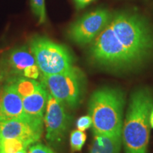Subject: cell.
<instances>
[{
	"mask_svg": "<svg viewBox=\"0 0 153 153\" xmlns=\"http://www.w3.org/2000/svg\"><path fill=\"white\" fill-rule=\"evenodd\" d=\"M0 153H6L2 149H1V147H0Z\"/></svg>",
	"mask_w": 153,
	"mask_h": 153,
	"instance_id": "cell-22",
	"label": "cell"
},
{
	"mask_svg": "<svg viewBox=\"0 0 153 153\" xmlns=\"http://www.w3.org/2000/svg\"><path fill=\"white\" fill-rule=\"evenodd\" d=\"M152 108L153 92L150 89L139 88L131 94L122 129L125 153H148Z\"/></svg>",
	"mask_w": 153,
	"mask_h": 153,
	"instance_id": "cell-2",
	"label": "cell"
},
{
	"mask_svg": "<svg viewBox=\"0 0 153 153\" xmlns=\"http://www.w3.org/2000/svg\"><path fill=\"white\" fill-rule=\"evenodd\" d=\"M89 55L96 65L108 71L133 70L153 55V30L140 15L116 13L91 43Z\"/></svg>",
	"mask_w": 153,
	"mask_h": 153,
	"instance_id": "cell-1",
	"label": "cell"
},
{
	"mask_svg": "<svg viewBox=\"0 0 153 153\" xmlns=\"http://www.w3.org/2000/svg\"><path fill=\"white\" fill-rule=\"evenodd\" d=\"M48 97V92L41 85L35 92L22 99L24 114L30 121L43 125Z\"/></svg>",
	"mask_w": 153,
	"mask_h": 153,
	"instance_id": "cell-10",
	"label": "cell"
},
{
	"mask_svg": "<svg viewBox=\"0 0 153 153\" xmlns=\"http://www.w3.org/2000/svg\"><path fill=\"white\" fill-rule=\"evenodd\" d=\"M4 65L10 74L23 76L30 67L36 65L33 53L27 47H20L11 51L5 58Z\"/></svg>",
	"mask_w": 153,
	"mask_h": 153,
	"instance_id": "cell-11",
	"label": "cell"
},
{
	"mask_svg": "<svg viewBox=\"0 0 153 153\" xmlns=\"http://www.w3.org/2000/svg\"><path fill=\"white\" fill-rule=\"evenodd\" d=\"M150 126L152 128H153V108L152 111H151L150 113Z\"/></svg>",
	"mask_w": 153,
	"mask_h": 153,
	"instance_id": "cell-20",
	"label": "cell"
},
{
	"mask_svg": "<svg viewBox=\"0 0 153 153\" xmlns=\"http://www.w3.org/2000/svg\"><path fill=\"white\" fill-rule=\"evenodd\" d=\"M0 76H1V70H0Z\"/></svg>",
	"mask_w": 153,
	"mask_h": 153,
	"instance_id": "cell-23",
	"label": "cell"
},
{
	"mask_svg": "<svg viewBox=\"0 0 153 153\" xmlns=\"http://www.w3.org/2000/svg\"><path fill=\"white\" fill-rule=\"evenodd\" d=\"M43 125L28 119H16L0 122V139L15 138L23 141L26 146H31L41 139Z\"/></svg>",
	"mask_w": 153,
	"mask_h": 153,
	"instance_id": "cell-8",
	"label": "cell"
},
{
	"mask_svg": "<svg viewBox=\"0 0 153 153\" xmlns=\"http://www.w3.org/2000/svg\"><path fill=\"white\" fill-rule=\"evenodd\" d=\"M30 4L34 14L38 19L39 24L45 23L46 20L45 0H30Z\"/></svg>",
	"mask_w": 153,
	"mask_h": 153,
	"instance_id": "cell-16",
	"label": "cell"
},
{
	"mask_svg": "<svg viewBox=\"0 0 153 153\" xmlns=\"http://www.w3.org/2000/svg\"><path fill=\"white\" fill-rule=\"evenodd\" d=\"M16 119L28 118L24 114L22 98L12 82L7 80L0 92V122Z\"/></svg>",
	"mask_w": 153,
	"mask_h": 153,
	"instance_id": "cell-9",
	"label": "cell"
},
{
	"mask_svg": "<svg viewBox=\"0 0 153 153\" xmlns=\"http://www.w3.org/2000/svg\"><path fill=\"white\" fill-rule=\"evenodd\" d=\"M46 140L54 147L60 145L65 137L70 118L66 106L48 94L45 117Z\"/></svg>",
	"mask_w": 153,
	"mask_h": 153,
	"instance_id": "cell-7",
	"label": "cell"
},
{
	"mask_svg": "<svg viewBox=\"0 0 153 153\" xmlns=\"http://www.w3.org/2000/svg\"><path fill=\"white\" fill-rule=\"evenodd\" d=\"M8 80L12 82L17 92L22 99L35 92L41 85V82L36 81L35 79L24 76H14Z\"/></svg>",
	"mask_w": 153,
	"mask_h": 153,
	"instance_id": "cell-13",
	"label": "cell"
},
{
	"mask_svg": "<svg viewBox=\"0 0 153 153\" xmlns=\"http://www.w3.org/2000/svg\"><path fill=\"white\" fill-rule=\"evenodd\" d=\"M16 153H27V152H26V150H22L19 151V152H16Z\"/></svg>",
	"mask_w": 153,
	"mask_h": 153,
	"instance_id": "cell-21",
	"label": "cell"
},
{
	"mask_svg": "<svg viewBox=\"0 0 153 153\" xmlns=\"http://www.w3.org/2000/svg\"><path fill=\"white\" fill-rule=\"evenodd\" d=\"M29 47L42 74L62 73L74 67L70 51L65 45L48 38L36 36L30 40Z\"/></svg>",
	"mask_w": 153,
	"mask_h": 153,
	"instance_id": "cell-4",
	"label": "cell"
},
{
	"mask_svg": "<svg viewBox=\"0 0 153 153\" xmlns=\"http://www.w3.org/2000/svg\"><path fill=\"white\" fill-rule=\"evenodd\" d=\"M0 147L6 153H16L27 148L23 141L15 138L0 139Z\"/></svg>",
	"mask_w": 153,
	"mask_h": 153,
	"instance_id": "cell-14",
	"label": "cell"
},
{
	"mask_svg": "<svg viewBox=\"0 0 153 153\" xmlns=\"http://www.w3.org/2000/svg\"><path fill=\"white\" fill-rule=\"evenodd\" d=\"M87 135L84 131L79 130H74L70 134V148L73 152H79L85 144Z\"/></svg>",
	"mask_w": 153,
	"mask_h": 153,
	"instance_id": "cell-15",
	"label": "cell"
},
{
	"mask_svg": "<svg viewBox=\"0 0 153 153\" xmlns=\"http://www.w3.org/2000/svg\"><path fill=\"white\" fill-rule=\"evenodd\" d=\"M111 15L105 9H97L83 15L69 28V38L79 45L92 43L109 22Z\"/></svg>",
	"mask_w": 153,
	"mask_h": 153,
	"instance_id": "cell-6",
	"label": "cell"
},
{
	"mask_svg": "<svg viewBox=\"0 0 153 153\" xmlns=\"http://www.w3.org/2000/svg\"></svg>",
	"mask_w": 153,
	"mask_h": 153,
	"instance_id": "cell-24",
	"label": "cell"
},
{
	"mask_svg": "<svg viewBox=\"0 0 153 153\" xmlns=\"http://www.w3.org/2000/svg\"><path fill=\"white\" fill-rule=\"evenodd\" d=\"M125 97L117 88L103 87L91 94L89 115L94 135H122Z\"/></svg>",
	"mask_w": 153,
	"mask_h": 153,
	"instance_id": "cell-3",
	"label": "cell"
},
{
	"mask_svg": "<svg viewBox=\"0 0 153 153\" xmlns=\"http://www.w3.org/2000/svg\"><path fill=\"white\" fill-rule=\"evenodd\" d=\"M122 135H94L89 153H120Z\"/></svg>",
	"mask_w": 153,
	"mask_h": 153,
	"instance_id": "cell-12",
	"label": "cell"
},
{
	"mask_svg": "<svg viewBox=\"0 0 153 153\" xmlns=\"http://www.w3.org/2000/svg\"><path fill=\"white\" fill-rule=\"evenodd\" d=\"M77 9H83L94 0H74Z\"/></svg>",
	"mask_w": 153,
	"mask_h": 153,
	"instance_id": "cell-19",
	"label": "cell"
},
{
	"mask_svg": "<svg viewBox=\"0 0 153 153\" xmlns=\"http://www.w3.org/2000/svg\"><path fill=\"white\" fill-rule=\"evenodd\" d=\"M76 126L77 129L82 131H85L89 128L92 126V120L90 116L87 115V116H83L80 117L76 121Z\"/></svg>",
	"mask_w": 153,
	"mask_h": 153,
	"instance_id": "cell-17",
	"label": "cell"
},
{
	"mask_svg": "<svg viewBox=\"0 0 153 153\" xmlns=\"http://www.w3.org/2000/svg\"><path fill=\"white\" fill-rule=\"evenodd\" d=\"M41 83L49 94L70 108H76L83 99L85 75L76 67L62 73L41 74Z\"/></svg>",
	"mask_w": 153,
	"mask_h": 153,
	"instance_id": "cell-5",
	"label": "cell"
},
{
	"mask_svg": "<svg viewBox=\"0 0 153 153\" xmlns=\"http://www.w3.org/2000/svg\"><path fill=\"white\" fill-rule=\"evenodd\" d=\"M28 153H55L54 150H52L48 146L41 144V143H37L32 145L29 147L28 149Z\"/></svg>",
	"mask_w": 153,
	"mask_h": 153,
	"instance_id": "cell-18",
	"label": "cell"
}]
</instances>
